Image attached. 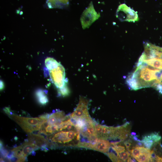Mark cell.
<instances>
[{"mask_svg":"<svg viewBox=\"0 0 162 162\" xmlns=\"http://www.w3.org/2000/svg\"><path fill=\"white\" fill-rule=\"evenodd\" d=\"M58 94L64 97L68 96L70 93L69 90L67 85L62 88L58 89Z\"/></svg>","mask_w":162,"mask_h":162,"instance_id":"cell-19","label":"cell"},{"mask_svg":"<svg viewBox=\"0 0 162 162\" xmlns=\"http://www.w3.org/2000/svg\"><path fill=\"white\" fill-rule=\"evenodd\" d=\"M78 132L73 130L67 131L68 137L69 139L71 140L74 139L75 138H76V139L77 136L79 133Z\"/></svg>","mask_w":162,"mask_h":162,"instance_id":"cell-21","label":"cell"},{"mask_svg":"<svg viewBox=\"0 0 162 162\" xmlns=\"http://www.w3.org/2000/svg\"><path fill=\"white\" fill-rule=\"evenodd\" d=\"M59 63H58L55 59L48 58L45 61V64L48 70L52 69L57 67Z\"/></svg>","mask_w":162,"mask_h":162,"instance_id":"cell-12","label":"cell"},{"mask_svg":"<svg viewBox=\"0 0 162 162\" xmlns=\"http://www.w3.org/2000/svg\"><path fill=\"white\" fill-rule=\"evenodd\" d=\"M118 157L123 162H125L127 160L128 158L130 155V153L127 150L119 152H116Z\"/></svg>","mask_w":162,"mask_h":162,"instance_id":"cell-16","label":"cell"},{"mask_svg":"<svg viewBox=\"0 0 162 162\" xmlns=\"http://www.w3.org/2000/svg\"><path fill=\"white\" fill-rule=\"evenodd\" d=\"M100 16V14L96 12L91 2L84 10L80 18V21L83 29L88 28Z\"/></svg>","mask_w":162,"mask_h":162,"instance_id":"cell-5","label":"cell"},{"mask_svg":"<svg viewBox=\"0 0 162 162\" xmlns=\"http://www.w3.org/2000/svg\"><path fill=\"white\" fill-rule=\"evenodd\" d=\"M18 137L16 136H15L14 137V139L16 141H17L18 140Z\"/></svg>","mask_w":162,"mask_h":162,"instance_id":"cell-36","label":"cell"},{"mask_svg":"<svg viewBox=\"0 0 162 162\" xmlns=\"http://www.w3.org/2000/svg\"><path fill=\"white\" fill-rule=\"evenodd\" d=\"M116 16L122 21L134 22L139 20L137 12L124 4L118 6L116 11Z\"/></svg>","mask_w":162,"mask_h":162,"instance_id":"cell-3","label":"cell"},{"mask_svg":"<svg viewBox=\"0 0 162 162\" xmlns=\"http://www.w3.org/2000/svg\"><path fill=\"white\" fill-rule=\"evenodd\" d=\"M17 146V145L16 144H15L14 145V148H16V147Z\"/></svg>","mask_w":162,"mask_h":162,"instance_id":"cell-38","label":"cell"},{"mask_svg":"<svg viewBox=\"0 0 162 162\" xmlns=\"http://www.w3.org/2000/svg\"><path fill=\"white\" fill-rule=\"evenodd\" d=\"M47 92L44 91L39 89L37 90L35 93V95L39 103L42 105H46L49 102L48 99L45 94Z\"/></svg>","mask_w":162,"mask_h":162,"instance_id":"cell-11","label":"cell"},{"mask_svg":"<svg viewBox=\"0 0 162 162\" xmlns=\"http://www.w3.org/2000/svg\"><path fill=\"white\" fill-rule=\"evenodd\" d=\"M136 133L132 132L131 134V136H134L136 135Z\"/></svg>","mask_w":162,"mask_h":162,"instance_id":"cell-35","label":"cell"},{"mask_svg":"<svg viewBox=\"0 0 162 162\" xmlns=\"http://www.w3.org/2000/svg\"><path fill=\"white\" fill-rule=\"evenodd\" d=\"M124 144L126 147L127 150L130 153V147L132 144L131 141L130 140H127L124 142Z\"/></svg>","mask_w":162,"mask_h":162,"instance_id":"cell-24","label":"cell"},{"mask_svg":"<svg viewBox=\"0 0 162 162\" xmlns=\"http://www.w3.org/2000/svg\"><path fill=\"white\" fill-rule=\"evenodd\" d=\"M26 133L31 134L34 130L40 129L43 121L38 118H26L14 114L8 116Z\"/></svg>","mask_w":162,"mask_h":162,"instance_id":"cell-1","label":"cell"},{"mask_svg":"<svg viewBox=\"0 0 162 162\" xmlns=\"http://www.w3.org/2000/svg\"><path fill=\"white\" fill-rule=\"evenodd\" d=\"M29 141L33 143L40 148L44 144H47V141L40 135H34L31 134L28 136Z\"/></svg>","mask_w":162,"mask_h":162,"instance_id":"cell-10","label":"cell"},{"mask_svg":"<svg viewBox=\"0 0 162 162\" xmlns=\"http://www.w3.org/2000/svg\"><path fill=\"white\" fill-rule=\"evenodd\" d=\"M53 142L60 143L68 142L72 140L69 139L67 136V131H62L55 134L52 138Z\"/></svg>","mask_w":162,"mask_h":162,"instance_id":"cell-9","label":"cell"},{"mask_svg":"<svg viewBox=\"0 0 162 162\" xmlns=\"http://www.w3.org/2000/svg\"><path fill=\"white\" fill-rule=\"evenodd\" d=\"M141 153V151L139 146L133 147L130 151V155L136 159Z\"/></svg>","mask_w":162,"mask_h":162,"instance_id":"cell-15","label":"cell"},{"mask_svg":"<svg viewBox=\"0 0 162 162\" xmlns=\"http://www.w3.org/2000/svg\"><path fill=\"white\" fill-rule=\"evenodd\" d=\"M14 151L11 150L10 151H9L8 152L6 158V159L9 160L10 159L14 157Z\"/></svg>","mask_w":162,"mask_h":162,"instance_id":"cell-26","label":"cell"},{"mask_svg":"<svg viewBox=\"0 0 162 162\" xmlns=\"http://www.w3.org/2000/svg\"><path fill=\"white\" fill-rule=\"evenodd\" d=\"M8 152L7 149L4 148V146L0 149L1 154L3 158H5L6 157Z\"/></svg>","mask_w":162,"mask_h":162,"instance_id":"cell-25","label":"cell"},{"mask_svg":"<svg viewBox=\"0 0 162 162\" xmlns=\"http://www.w3.org/2000/svg\"><path fill=\"white\" fill-rule=\"evenodd\" d=\"M10 162H20L19 158L14 156L9 160Z\"/></svg>","mask_w":162,"mask_h":162,"instance_id":"cell-29","label":"cell"},{"mask_svg":"<svg viewBox=\"0 0 162 162\" xmlns=\"http://www.w3.org/2000/svg\"><path fill=\"white\" fill-rule=\"evenodd\" d=\"M3 142L1 140H0V149H1L2 147H3Z\"/></svg>","mask_w":162,"mask_h":162,"instance_id":"cell-33","label":"cell"},{"mask_svg":"<svg viewBox=\"0 0 162 162\" xmlns=\"http://www.w3.org/2000/svg\"><path fill=\"white\" fill-rule=\"evenodd\" d=\"M4 87V84L3 82L1 80L0 81V90H2L3 89Z\"/></svg>","mask_w":162,"mask_h":162,"instance_id":"cell-32","label":"cell"},{"mask_svg":"<svg viewBox=\"0 0 162 162\" xmlns=\"http://www.w3.org/2000/svg\"><path fill=\"white\" fill-rule=\"evenodd\" d=\"M51 129L53 132L58 131V126L54 124L51 125Z\"/></svg>","mask_w":162,"mask_h":162,"instance_id":"cell-30","label":"cell"},{"mask_svg":"<svg viewBox=\"0 0 162 162\" xmlns=\"http://www.w3.org/2000/svg\"><path fill=\"white\" fill-rule=\"evenodd\" d=\"M112 148L116 152H119L126 150L124 146L118 144L112 145Z\"/></svg>","mask_w":162,"mask_h":162,"instance_id":"cell-23","label":"cell"},{"mask_svg":"<svg viewBox=\"0 0 162 162\" xmlns=\"http://www.w3.org/2000/svg\"><path fill=\"white\" fill-rule=\"evenodd\" d=\"M107 155L113 162H123L115 154L112 152H109L106 153Z\"/></svg>","mask_w":162,"mask_h":162,"instance_id":"cell-18","label":"cell"},{"mask_svg":"<svg viewBox=\"0 0 162 162\" xmlns=\"http://www.w3.org/2000/svg\"><path fill=\"white\" fill-rule=\"evenodd\" d=\"M0 162H4V161L3 159L2 158H1Z\"/></svg>","mask_w":162,"mask_h":162,"instance_id":"cell-37","label":"cell"},{"mask_svg":"<svg viewBox=\"0 0 162 162\" xmlns=\"http://www.w3.org/2000/svg\"><path fill=\"white\" fill-rule=\"evenodd\" d=\"M22 145L23 146V155L25 158L31 154L32 151L37 150L40 148L29 141L25 142Z\"/></svg>","mask_w":162,"mask_h":162,"instance_id":"cell-8","label":"cell"},{"mask_svg":"<svg viewBox=\"0 0 162 162\" xmlns=\"http://www.w3.org/2000/svg\"><path fill=\"white\" fill-rule=\"evenodd\" d=\"M90 142L92 144V149L105 153L109 151L111 145L106 140L98 138Z\"/></svg>","mask_w":162,"mask_h":162,"instance_id":"cell-6","label":"cell"},{"mask_svg":"<svg viewBox=\"0 0 162 162\" xmlns=\"http://www.w3.org/2000/svg\"><path fill=\"white\" fill-rule=\"evenodd\" d=\"M54 6H60L61 4L66 5L68 4L69 0H49Z\"/></svg>","mask_w":162,"mask_h":162,"instance_id":"cell-17","label":"cell"},{"mask_svg":"<svg viewBox=\"0 0 162 162\" xmlns=\"http://www.w3.org/2000/svg\"><path fill=\"white\" fill-rule=\"evenodd\" d=\"M23 146L22 145L14 148L11 150L14 151V156L19 158H22L25 160L26 158L24 157L22 153Z\"/></svg>","mask_w":162,"mask_h":162,"instance_id":"cell-14","label":"cell"},{"mask_svg":"<svg viewBox=\"0 0 162 162\" xmlns=\"http://www.w3.org/2000/svg\"><path fill=\"white\" fill-rule=\"evenodd\" d=\"M89 100L83 97L80 96L77 106L74 111L70 115L71 117L76 119H81L88 122L92 120L88 111Z\"/></svg>","mask_w":162,"mask_h":162,"instance_id":"cell-4","label":"cell"},{"mask_svg":"<svg viewBox=\"0 0 162 162\" xmlns=\"http://www.w3.org/2000/svg\"><path fill=\"white\" fill-rule=\"evenodd\" d=\"M45 131L46 133H52L53 132L51 129V125H47L45 128Z\"/></svg>","mask_w":162,"mask_h":162,"instance_id":"cell-27","label":"cell"},{"mask_svg":"<svg viewBox=\"0 0 162 162\" xmlns=\"http://www.w3.org/2000/svg\"><path fill=\"white\" fill-rule=\"evenodd\" d=\"M49 71L52 82L58 88H62L66 85L65 69L62 65L59 63L57 67Z\"/></svg>","mask_w":162,"mask_h":162,"instance_id":"cell-2","label":"cell"},{"mask_svg":"<svg viewBox=\"0 0 162 162\" xmlns=\"http://www.w3.org/2000/svg\"><path fill=\"white\" fill-rule=\"evenodd\" d=\"M36 154V152H35L34 150L32 151V152L31 153V155H32L34 156H35V155Z\"/></svg>","mask_w":162,"mask_h":162,"instance_id":"cell-34","label":"cell"},{"mask_svg":"<svg viewBox=\"0 0 162 162\" xmlns=\"http://www.w3.org/2000/svg\"><path fill=\"white\" fill-rule=\"evenodd\" d=\"M103 125L100 124H97L95 126V132L97 137L99 138L101 136Z\"/></svg>","mask_w":162,"mask_h":162,"instance_id":"cell-22","label":"cell"},{"mask_svg":"<svg viewBox=\"0 0 162 162\" xmlns=\"http://www.w3.org/2000/svg\"><path fill=\"white\" fill-rule=\"evenodd\" d=\"M3 110L8 116L10 115V113L11 112L10 108L8 107H5L3 109Z\"/></svg>","mask_w":162,"mask_h":162,"instance_id":"cell-28","label":"cell"},{"mask_svg":"<svg viewBox=\"0 0 162 162\" xmlns=\"http://www.w3.org/2000/svg\"><path fill=\"white\" fill-rule=\"evenodd\" d=\"M138 61L143 62L155 68L162 70V58H161L154 57L146 58L141 56Z\"/></svg>","mask_w":162,"mask_h":162,"instance_id":"cell-7","label":"cell"},{"mask_svg":"<svg viewBox=\"0 0 162 162\" xmlns=\"http://www.w3.org/2000/svg\"><path fill=\"white\" fill-rule=\"evenodd\" d=\"M136 160H137L134 158L132 156L131 157L129 156L128 158L127 161L130 162H136Z\"/></svg>","mask_w":162,"mask_h":162,"instance_id":"cell-31","label":"cell"},{"mask_svg":"<svg viewBox=\"0 0 162 162\" xmlns=\"http://www.w3.org/2000/svg\"><path fill=\"white\" fill-rule=\"evenodd\" d=\"M136 160L137 161L139 162H152L150 156V152L141 153L136 159Z\"/></svg>","mask_w":162,"mask_h":162,"instance_id":"cell-13","label":"cell"},{"mask_svg":"<svg viewBox=\"0 0 162 162\" xmlns=\"http://www.w3.org/2000/svg\"><path fill=\"white\" fill-rule=\"evenodd\" d=\"M57 120V118L54 113H51L48 121V124L51 125H54L56 122Z\"/></svg>","mask_w":162,"mask_h":162,"instance_id":"cell-20","label":"cell"}]
</instances>
